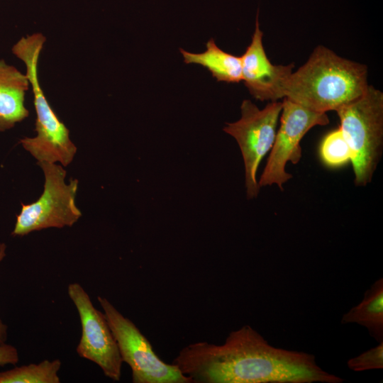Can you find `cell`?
Segmentation results:
<instances>
[{"label":"cell","instance_id":"7a4b0ae2","mask_svg":"<svg viewBox=\"0 0 383 383\" xmlns=\"http://www.w3.org/2000/svg\"><path fill=\"white\" fill-rule=\"evenodd\" d=\"M367 67L338 56L323 45L289 77L284 98L318 113L336 111L368 88Z\"/></svg>","mask_w":383,"mask_h":383},{"label":"cell","instance_id":"277c9868","mask_svg":"<svg viewBox=\"0 0 383 383\" xmlns=\"http://www.w3.org/2000/svg\"><path fill=\"white\" fill-rule=\"evenodd\" d=\"M350 148L355 184L371 182L383 149V93L369 85L359 98L335 111Z\"/></svg>","mask_w":383,"mask_h":383},{"label":"cell","instance_id":"8992f818","mask_svg":"<svg viewBox=\"0 0 383 383\" xmlns=\"http://www.w3.org/2000/svg\"><path fill=\"white\" fill-rule=\"evenodd\" d=\"M117 343L123 362L132 372L133 383H192L178 367L160 359L148 338L105 297L97 296Z\"/></svg>","mask_w":383,"mask_h":383},{"label":"cell","instance_id":"5b68a950","mask_svg":"<svg viewBox=\"0 0 383 383\" xmlns=\"http://www.w3.org/2000/svg\"><path fill=\"white\" fill-rule=\"evenodd\" d=\"M45 176L41 196L31 204L21 203L12 235L24 236L49 228L72 226L82 216L75 203L78 180L65 183L66 171L55 163L38 162Z\"/></svg>","mask_w":383,"mask_h":383},{"label":"cell","instance_id":"5bb4252c","mask_svg":"<svg viewBox=\"0 0 383 383\" xmlns=\"http://www.w3.org/2000/svg\"><path fill=\"white\" fill-rule=\"evenodd\" d=\"M61 365V361L55 359L16 367L0 372V383H60Z\"/></svg>","mask_w":383,"mask_h":383},{"label":"cell","instance_id":"6da1fadb","mask_svg":"<svg viewBox=\"0 0 383 383\" xmlns=\"http://www.w3.org/2000/svg\"><path fill=\"white\" fill-rule=\"evenodd\" d=\"M192 383H341L309 353L275 348L250 326L229 333L223 344L196 342L174 359Z\"/></svg>","mask_w":383,"mask_h":383},{"label":"cell","instance_id":"4fadbf2b","mask_svg":"<svg viewBox=\"0 0 383 383\" xmlns=\"http://www.w3.org/2000/svg\"><path fill=\"white\" fill-rule=\"evenodd\" d=\"M341 323H355L364 326L378 343L383 341L382 278L378 279L366 291L360 304L343 316Z\"/></svg>","mask_w":383,"mask_h":383},{"label":"cell","instance_id":"e0dca14e","mask_svg":"<svg viewBox=\"0 0 383 383\" xmlns=\"http://www.w3.org/2000/svg\"><path fill=\"white\" fill-rule=\"evenodd\" d=\"M19 360L17 349L8 344L0 345V366L16 365Z\"/></svg>","mask_w":383,"mask_h":383},{"label":"cell","instance_id":"3957f363","mask_svg":"<svg viewBox=\"0 0 383 383\" xmlns=\"http://www.w3.org/2000/svg\"><path fill=\"white\" fill-rule=\"evenodd\" d=\"M46 41L41 33H34L21 38L12 47L13 54L26 67V74L33 94L36 113V135L20 140L23 148L38 162H60L70 165L77 152V147L70 138V131L60 121L49 104L38 77V62L40 52Z\"/></svg>","mask_w":383,"mask_h":383},{"label":"cell","instance_id":"52a82bcc","mask_svg":"<svg viewBox=\"0 0 383 383\" xmlns=\"http://www.w3.org/2000/svg\"><path fill=\"white\" fill-rule=\"evenodd\" d=\"M282 102L275 101L260 109L250 100L243 101L241 117L227 123L223 131L233 137L240 148L245 167L247 197L256 198L260 187L257 180L260 163L271 150L276 135Z\"/></svg>","mask_w":383,"mask_h":383},{"label":"cell","instance_id":"9c48e42d","mask_svg":"<svg viewBox=\"0 0 383 383\" xmlns=\"http://www.w3.org/2000/svg\"><path fill=\"white\" fill-rule=\"evenodd\" d=\"M67 293L78 311L82 326L77 353L96 364L106 377L119 381L123 361L104 313L94 306L80 284H70Z\"/></svg>","mask_w":383,"mask_h":383},{"label":"cell","instance_id":"7c38bea8","mask_svg":"<svg viewBox=\"0 0 383 383\" xmlns=\"http://www.w3.org/2000/svg\"><path fill=\"white\" fill-rule=\"evenodd\" d=\"M206 51L194 53L179 49L187 64H197L207 69L218 82L239 83L242 81L241 57L221 50L211 38L206 44Z\"/></svg>","mask_w":383,"mask_h":383},{"label":"cell","instance_id":"2e32d148","mask_svg":"<svg viewBox=\"0 0 383 383\" xmlns=\"http://www.w3.org/2000/svg\"><path fill=\"white\" fill-rule=\"evenodd\" d=\"M347 365L350 370L355 372L382 369L383 341L379 342L377 346L350 358Z\"/></svg>","mask_w":383,"mask_h":383},{"label":"cell","instance_id":"ac0fdd59","mask_svg":"<svg viewBox=\"0 0 383 383\" xmlns=\"http://www.w3.org/2000/svg\"><path fill=\"white\" fill-rule=\"evenodd\" d=\"M6 245L4 243L0 244V262L4 258L6 255ZM8 326L0 318V345L6 343L8 337Z\"/></svg>","mask_w":383,"mask_h":383},{"label":"cell","instance_id":"ba28073f","mask_svg":"<svg viewBox=\"0 0 383 383\" xmlns=\"http://www.w3.org/2000/svg\"><path fill=\"white\" fill-rule=\"evenodd\" d=\"M328 123L326 113L311 111L284 98L280 126L258 181L260 187L275 184L283 191V185L292 178V175L286 171L287 164L290 162L296 165L301 159L300 143L303 137L313 127Z\"/></svg>","mask_w":383,"mask_h":383},{"label":"cell","instance_id":"9a60e30c","mask_svg":"<svg viewBox=\"0 0 383 383\" xmlns=\"http://www.w3.org/2000/svg\"><path fill=\"white\" fill-rule=\"evenodd\" d=\"M319 155L322 162L330 167H339L351 162L352 152L340 128L325 135L320 144Z\"/></svg>","mask_w":383,"mask_h":383},{"label":"cell","instance_id":"8fae6325","mask_svg":"<svg viewBox=\"0 0 383 383\" xmlns=\"http://www.w3.org/2000/svg\"><path fill=\"white\" fill-rule=\"evenodd\" d=\"M29 86L26 74L0 60V132L12 128L28 116L25 96Z\"/></svg>","mask_w":383,"mask_h":383},{"label":"cell","instance_id":"30bf717a","mask_svg":"<svg viewBox=\"0 0 383 383\" xmlns=\"http://www.w3.org/2000/svg\"><path fill=\"white\" fill-rule=\"evenodd\" d=\"M262 37L257 11L251 43L241 56L242 80L257 100L275 101L284 98V84L294 65L272 64L265 53Z\"/></svg>","mask_w":383,"mask_h":383}]
</instances>
